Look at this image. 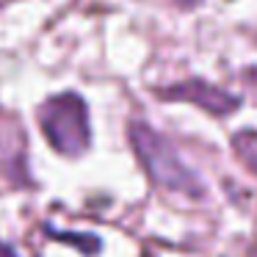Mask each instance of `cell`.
<instances>
[{"label":"cell","instance_id":"2","mask_svg":"<svg viewBox=\"0 0 257 257\" xmlns=\"http://www.w3.org/2000/svg\"><path fill=\"white\" fill-rule=\"evenodd\" d=\"M39 127L56 152L67 158H80L91 144L89 108L75 91L50 97L39 105Z\"/></svg>","mask_w":257,"mask_h":257},{"label":"cell","instance_id":"5","mask_svg":"<svg viewBox=\"0 0 257 257\" xmlns=\"http://www.w3.org/2000/svg\"><path fill=\"white\" fill-rule=\"evenodd\" d=\"M166 3H172V6H177V9H194V6H199V0H166Z\"/></svg>","mask_w":257,"mask_h":257},{"label":"cell","instance_id":"6","mask_svg":"<svg viewBox=\"0 0 257 257\" xmlns=\"http://www.w3.org/2000/svg\"><path fill=\"white\" fill-rule=\"evenodd\" d=\"M0 257H17V254H14V251L9 249V246H3V243H0Z\"/></svg>","mask_w":257,"mask_h":257},{"label":"cell","instance_id":"1","mask_svg":"<svg viewBox=\"0 0 257 257\" xmlns=\"http://www.w3.org/2000/svg\"><path fill=\"white\" fill-rule=\"evenodd\" d=\"M127 133H130V144H133L141 166L152 177V183H158L161 188L185 194V196H202L199 177L180 161L174 147L161 133H155L144 122H133Z\"/></svg>","mask_w":257,"mask_h":257},{"label":"cell","instance_id":"3","mask_svg":"<svg viewBox=\"0 0 257 257\" xmlns=\"http://www.w3.org/2000/svg\"><path fill=\"white\" fill-rule=\"evenodd\" d=\"M163 100H183V102H194L202 111L213 113V116H227L235 108L240 105V100L229 91L218 89V86H210L205 80H183L177 86H169V89L161 91Z\"/></svg>","mask_w":257,"mask_h":257},{"label":"cell","instance_id":"4","mask_svg":"<svg viewBox=\"0 0 257 257\" xmlns=\"http://www.w3.org/2000/svg\"><path fill=\"white\" fill-rule=\"evenodd\" d=\"M232 150L238 152L240 161L257 174V133H251V130H240V133L232 139Z\"/></svg>","mask_w":257,"mask_h":257}]
</instances>
